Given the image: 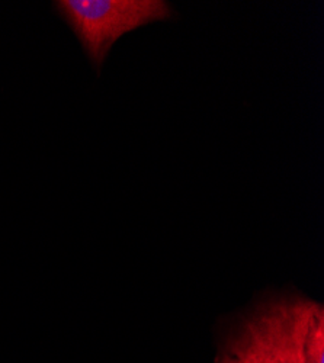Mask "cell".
Returning a JSON list of instances; mask_svg holds the SVG:
<instances>
[{
  "label": "cell",
  "instance_id": "obj_1",
  "mask_svg": "<svg viewBox=\"0 0 324 363\" xmlns=\"http://www.w3.org/2000/svg\"><path fill=\"white\" fill-rule=\"evenodd\" d=\"M321 313L303 296L263 302L235 324L221 350L239 363H306V339Z\"/></svg>",
  "mask_w": 324,
  "mask_h": 363
},
{
  "label": "cell",
  "instance_id": "obj_2",
  "mask_svg": "<svg viewBox=\"0 0 324 363\" xmlns=\"http://www.w3.org/2000/svg\"><path fill=\"white\" fill-rule=\"evenodd\" d=\"M52 8L69 25L98 73L123 35L174 18L164 0H55Z\"/></svg>",
  "mask_w": 324,
  "mask_h": 363
},
{
  "label": "cell",
  "instance_id": "obj_3",
  "mask_svg": "<svg viewBox=\"0 0 324 363\" xmlns=\"http://www.w3.org/2000/svg\"><path fill=\"white\" fill-rule=\"evenodd\" d=\"M306 363H324V313L313 323L304 346Z\"/></svg>",
  "mask_w": 324,
  "mask_h": 363
},
{
  "label": "cell",
  "instance_id": "obj_4",
  "mask_svg": "<svg viewBox=\"0 0 324 363\" xmlns=\"http://www.w3.org/2000/svg\"><path fill=\"white\" fill-rule=\"evenodd\" d=\"M216 363H239V362L235 360L234 357H231L230 354H227L225 352L220 350V354H218V357H217Z\"/></svg>",
  "mask_w": 324,
  "mask_h": 363
}]
</instances>
